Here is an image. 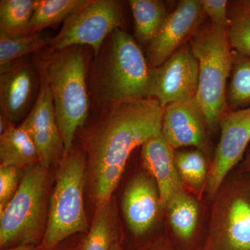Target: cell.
Listing matches in <instances>:
<instances>
[{
    "label": "cell",
    "instance_id": "6da1fadb",
    "mask_svg": "<svg viewBox=\"0 0 250 250\" xmlns=\"http://www.w3.org/2000/svg\"><path fill=\"white\" fill-rule=\"evenodd\" d=\"M107 109L86 141L97 205L111 201L135 148L162 131L164 108L156 99L123 102Z\"/></svg>",
    "mask_w": 250,
    "mask_h": 250
},
{
    "label": "cell",
    "instance_id": "7a4b0ae2",
    "mask_svg": "<svg viewBox=\"0 0 250 250\" xmlns=\"http://www.w3.org/2000/svg\"><path fill=\"white\" fill-rule=\"evenodd\" d=\"M43 65L65 155L72 150L75 134L84 125L88 115L85 57L79 49L69 47L53 52Z\"/></svg>",
    "mask_w": 250,
    "mask_h": 250
},
{
    "label": "cell",
    "instance_id": "3957f363",
    "mask_svg": "<svg viewBox=\"0 0 250 250\" xmlns=\"http://www.w3.org/2000/svg\"><path fill=\"white\" fill-rule=\"evenodd\" d=\"M228 36V27L207 26L191 41V52L199 67L196 98L207 128L214 129L225 115L226 83L235 57Z\"/></svg>",
    "mask_w": 250,
    "mask_h": 250
},
{
    "label": "cell",
    "instance_id": "277c9868",
    "mask_svg": "<svg viewBox=\"0 0 250 250\" xmlns=\"http://www.w3.org/2000/svg\"><path fill=\"white\" fill-rule=\"evenodd\" d=\"M85 162L82 153L71 152L62 156L55 187L50 197L48 221L41 250H52L67 237L83 232L88 228L83 188Z\"/></svg>",
    "mask_w": 250,
    "mask_h": 250
},
{
    "label": "cell",
    "instance_id": "5b68a950",
    "mask_svg": "<svg viewBox=\"0 0 250 250\" xmlns=\"http://www.w3.org/2000/svg\"><path fill=\"white\" fill-rule=\"evenodd\" d=\"M100 77V90L108 107L130 100L149 98L151 69L142 51L127 33L116 29Z\"/></svg>",
    "mask_w": 250,
    "mask_h": 250
},
{
    "label": "cell",
    "instance_id": "8992f818",
    "mask_svg": "<svg viewBox=\"0 0 250 250\" xmlns=\"http://www.w3.org/2000/svg\"><path fill=\"white\" fill-rule=\"evenodd\" d=\"M201 250H250V178L225 179L213 199Z\"/></svg>",
    "mask_w": 250,
    "mask_h": 250
},
{
    "label": "cell",
    "instance_id": "52a82bcc",
    "mask_svg": "<svg viewBox=\"0 0 250 250\" xmlns=\"http://www.w3.org/2000/svg\"><path fill=\"white\" fill-rule=\"evenodd\" d=\"M47 170L40 164L26 168L17 191L0 213L1 250L13 245H34L39 240L48 184Z\"/></svg>",
    "mask_w": 250,
    "mask_h": 250
},
{
    "label": "cell",
    "instance_id": "ba28073f",
    "mask_svg": "<svg viewBox=\"0 0 250 250\" xmlns=\"http://www.w3.org/2000/svg\"><path fill=\"white\" fill-rule=\"evenodd\" d=\"M122 15L114 0H88L64 21L63 26L49 46L53 52L88 45L98 54L108 34L119 29Z\"/></svg>",
    "mask_w": 250,
    "mask_h": 250
},
{
    "label": "cell",
    "instance_id": "9c48e42d",
    "mask_svg": "<svg viewBox=\"0 0 250 250\" xmlns=\"http://www.w3.org/2000/svg\"><path fill=\"white\" fill-rule=\"evenodd\" d=\"M220 125V139L208 169L205 190L211 200L230 171L241 160L250 142V107L224 115Z\"/></svg>",
    "mask_w": 250,
    "mask_h": 250
},
{
    "label": "cell",
    "instance_id": "30bf717a",
    "mask_svg": "<svg viewBox=\"0 0 250 250\" xmlns=\"http://www.w3.org/2000/svg\"><path fill=\"white\" fill-rule=\"evenodd\" d=\"M199 67L191 49H179L160 66L151 69L149 97L157 100L163 107L186 98L196 95Z\"/></svg>",
    "mask_w": 250,
    "mask_h": 250
},
{
    "label": "cell",
    "instance_id": "8fae6325",
    "mask_svg": "<svg viewBox=\"0 0 250 250\" xmlns=\"http://www.w3.org/2000/svg\"><path fill=\"white\" fill-rule=\"evenodd\" d=\"M39 71L40 86L36 103L21 125L36 145L41 165L48 169L64 155V145L43 64Z\"/></svg>",
    "mask_w": 250,
    "mask_h": 250
},
{
    "label": "cell",
    "instance_id": "7c38bea8",
    "mask_svg": "<svg viewBox=\"0 0 250 250\" xmlns=\"http://www.w3.org/2000/svg\"><path fill=\"white\" fill-rule=\"evenodd\" d=\"M207 125L196 95L186 97L164 108L162 133L173 149L196 147L208 152Z\"/></svg>",
    "mask_w": 250,
    "mask_h": 250
},
{
    "label": "cell",
    "instance_id": "4fadbf2b",
    "mask_svg": "<svg viewBox=\"0 0 250 250\" xmlns=\"http://www.w3.org/2000/svg\"><path fill=\"white\" fill-rule=\"evenodd\" d=\"M205 14L199 0H182L149 42L148 60L154 67L160 66L173 55L191 36Z\"/></svg>",
    "mask_w": 250,
    "mask_h": 250
},
{
    "label": "cell",
    "instance_id": "5bb4252c",
    "mask_svg": "<svg viewBox=\"0 0 250 250\" xmlns=\"http://www.w3.org/2000/svg\"><path fill=\"white\" fill-rule=\"evenodd\" d=\"M161 208L160 195L149 174L135 176L128 184L123 199V210L131 232L143 236L155 223Z\"/></svg>",
    "mask_w": 250,
    "mask_h": 250
},
{
    "label": "cell",
    "instance_id": "9a60e30c",
    "mask_svg": "<svg viewBox=\"0 0 250 250\" xmlns=\"http://www.w3.org/2000/svg\"><path fill=\"white\" fill-rule=\"evenodd\" d=\"M174 154L173 148L162 133L148 140L142 146L143 166L156 182L163 210L174 197L187 191L176 167Z\"/></svg>",
    "mask_w": 250,
    "mask_h": 250
},
{
    "label": "cell",
    "instance_id": "2e32d148",
    "mask_svg": "<svg viewBox=\"0 0 250 250\" xmlns=\"http://www.w3.org/2000/svg\"><path fill=\"white\" fill-rule=\"evenodd\" d=\"M35 75L29 65L12 62L1 67V114L16 123L27 111L35 90Z\"/></svg>",
    "mask_w": 250,
    "mask_h": 250
},
{
    "label": "cell",
    "instance_id": "e0dca14e",
    "mask_svg": "<svg viewBox=\"0 0 250 250\" xmlns=\"http://www.w3.org/2000/svg\"><path fill=\"white\" fill-rule=\"evenodd\" d=\"M40 164L39 151L21 125H10L0 135V164L26 169Z\"/></svg>",
    "mask_w": 250,
    "mask_h": 250
},
{
    "label": "cell",
    "instance_id": "ac0fdd59",
    "mask_svg": "<svg viewBox=\"0 0 250 250\" xmlns=\"http://www.w3.org/2000/svg\"><path fill=\"white\" fill-rule=\"evenodd\" d=\"M172 231L181 241H190L196 231L199 220V206L187 191L174 197L165 209Z\"/></svg>",
    "mask_w": 250,
    "mask_h": 250
},
{
    "label": "cell",
    "instance_id": "d6986e66",
    "mask_svg": "<svg viewBox=\"0 0 250 250\" xmlns=\"http://www.w3.org/2000/svg\"><path fill=\"white\" fill-rule=\"evenodd\" d=\"M176 167L186 190L202 197L208 178V165L205 154L200 149L174 154Z\"/></svg>",
    "mask_w": 250,
    "mask_h": 250
},
{
    "label": "cell",
    "instance_id": "ffe728a7",
    "mask_svg": "<svg viewBox=\"0 0 250 250\" xmlns=\"http://www.w3.org/2000/svg\"><path fill=\"white\" fill-rule=\"evenodd\" d=\"M129 4L134 16L138 39L141 42L149 43L167 16L164 3L160 0H130Z\"/></svg>",
    "mask_w": 250,
    "mask_h": 250
},
{
    "label": "cell",
    "instance_id": "44dd1931",
    "mask_svg": "<svg viewBox=\"0 0 250 250\" xmlns=\"http://www.w3.org/2000/svg\"><path fill=\"white\" fill-rule=\"evenodd\" d=\"M35 4L36 0H1L0 36L13 37L31 34Z\"/></svg>",
    "mask_w": 250,
    "mask_h": 250
},
{
    "label": "cell",
    "instance_id": "7402d4cb",
    "mask_svg": "<svg viewBox=\"0 0 250 250\" xmlns=\"http://www.w3.org/2000/svg\"><path fill=\"white\" fill-rule=\"evenodd\" d=\"M88 0H36L30 33L41 32L65 21Z\"/></svg>",
    "mask_w": 250,
    "mask_h": 250
},
{
    "label": "cell",
    "instance_id": "603a6c76",
    "mask_svg": "<svg viewBox=\"0 0 250 250\" xmlns=\"http://www.w3.org/2000/svg\"><path fill=\"white\" fill-rule=\"evenodd\" d=\"M116 242L111 202L97 205L91 228L80 250H111Z\"/></svg>",
    "mask_w": 250,
    "mask_h": 250
},
{
    "label": "cell",
    "instance_id": "cb8c5ba5",
    "mask_svg": "<svg viewBox=\"0 0 250 250\" xmlns=\"http://www.w3.org/2000/svg\"><path fill=\"white\" fill-rule=\"evenodd\" d=\"M228 36L232 48L250 57V0L229 3Z\"/></svg>",
    "mask_w": 250,
    "mask_h": 250
},
{
    "label": "cell",
    "instance_id": "d4e9b609",
    "mask_svg": "<svg viewBox=\"0 0 250 250\" xmlns=\"http://www.w3.org/2000/svg\"><path fill=\"white\" fill-rule=\"evenodd\" d=\"M52 38L46 33H31L27 35L0 36V66L3 67L18 59L49 45Z\"/></svg>",
    "mask_w": 250,
    "mask_h": 250
},
{
    "label": "cell",
    "instance_id": "484cf974",
    "mask_svg": "<svg viewBox=\"0 0 250 250\" xmlns=\"http://www.w3.org/2000/svg\"><path fill=\"white\" fill-rule=\"evenodd\" d=\"M233 66L229 104L233 107H250V57L238 53Z\"/></svg>",
    "mask_w": 250,
    "mask_h": 250
},
{
    "label": "cell",
    "instance_id": "4316f807",
    "mask_svg": "<svg viewBox=\"0 0 250 250\" xmlns=\"http://www.w3.org/2000/svg\"><path fill=\"white\" fill-rule=\"evenodd\" d=\"M21 170L13 166H0V213L17 191L22 179Z\"/></svg>",
    "mask_w": 250,
    "mask_h": 250
},
{
    "label": "cell",
    "instance_id": "83f0119b",
    "mask_svg": "<svg viewBox=\"0 0 250 250\" xmlns=\"http://www.w3.org/2000/svg\"><path fill=\"white\" fill-rule=\"evenodd\" d=\"M202 9L208 15L212 24L220 27H228L229 3L227 0H201Z\"/></svg>",
    "mask_w": 250,
    "mask_h": 250
},
{
    "label": "cell",
    "instance_id": "f1b7e54d",
    "mask_svg": "<svg viewBox=\"0 0 250 250\" xmlns=\"http://www.w3.org/2000/svg\"><path fill=\"white\" fill-rule=\"evenodd\" d=\"M148 250H183L179 248V247L174 245L172 242L169 240H163L156 244L154 245Z\"/></svg>",
    "mask_w": 250,
    "mask_h": 250
},
{
    "label": "cell",
    "instance_id": "f546056e",
    "mask_svg": "<svg viewBox=\"0 0 250 250\" xmlns=\"http://www.w3.org/2000/svg\"><path fill=\"white\" fill-rule=\"evenodd\" d=\"M1 250H36V249L34 244H21L14 248H6Z\"/></svg>",
    "mask_w": 250,
    "mask_h": 250
},
{
    "label": "cell",
    "instance_id": "4dcf8cb0",
    "mask_svg": "<svg viewBox=\"0 0 250 250\" xmlns=\"http://www.w3.org/2000/svg\"><path fill=\"white\" fill-rule=\"evenodd\" d=\"M242 170L246 173L250 174V153L247 156L242 166Z\"/></svg>",
    "mask_w": 250,
    "mask_h": 250
},
{
    "label": "cell",
    "instance_id": "1f68e13d",
    "mask_svg": "<svg viewBox=\"0 0 250 250\" xmlns=\"http://www.w3.org/2000/svg\"><path fill=\"white\" fill-rule=\"evenodd\" d=\"M111 250H124L123 249V248L121 246V245L119 244V243H118V242H116V243H115L114 246H113V248H112Z\"/></svg>",
    "mask_w": 250,
    "mask_h": 250
}]
</instances>
